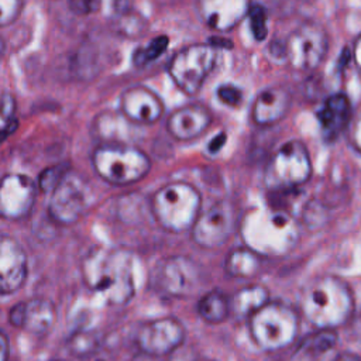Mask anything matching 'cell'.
<instances>
[{
	"instance_id": "cell-29",
	"label": "cell",
	"mask_w": 361,
	"mask_h": 361,
	"mask_svg": "<svg viewBox=\"0 0 361 361\" xmlns=\"http://www.w3.org/2000/svg\"><path fill=\"white\" fill-rule=\"evenodd\" d=\"M251 24V31L255 39L262 41L265 39L268 34V27H267V11L261 4H250L248 13H247Z\"/></svg>"
},
{
	"instance_id": "cell-40",
	"label": "cell",
	"mask_w": 361,
	"mask_h": 361,
	"mask_svg": "<svg viewBox=\"0 0 361 361\" xmlns=\"http://www.w3.org/2000/svg\"><path fill=\"white\" fill-rule=\"evenodd\" d=\"M334 361H361V357L358 354H354V353H350V351H345V353H340Z\"/></svg>"
},
{
	"instance_id": "cell-24",
	"label": "cell",
	"mask_w": 361,
	"mask_h": 361,
	"mask_svg": "<svg viewBox=\"0 0 361 361\" xmlns=\"http://www.w3.org/2000/svg\"><path fill=\"white\" fill-rule=\"evenodd\" d=\"M197 313L207 323H221L230 316L228 298L220 290H212L203 295L197 302Z\"/></svg>"
},
{
	"instance_id": "cell-14",
	"label": "cell",
	"mask_w": 361,
	"mask_h": 361,
	"mask_svg": "<svg viewBox=\"0 0 361 361\" xmlns=\"http://www.w3.org/2000/svg\"><path fill=\"white\" fill-rule=\"evenodd\" d=\"M37 197L34 180L23 173H7L0 179V217L17 221L27 217Z\"/></svg>"
},
{
	"instance_id": "cell-3",
	"label": "cell",
	"mask_w": 361,
	"mask_h": 361,
	"mask_svg": "<svg viewBox=\"0 0 361 361\" xmlns=\"http://www.w3.org/2000/svg\"><path fill=\"white\" fill-rule=\"evenodd\" d=\"M354 296L345 281L323 275L312 279L299 296L300 313L317 330H334L353 316Z\"/></svg>"
},
{
	"instance_id": "cell-20",
	"label": "cell",
	"mask_w": 361,
	"mask_h": 361,
	"mask_svg": "<svg viewBox=\"0 0 361 361\" xmlns=\"http://www.w3.org/2000/svg\"><path fill=\"white\" fill-rule=\"evenodd\" d=\"M250 4L245 1H203L199 4L204 23L217 30L227 31L237 25L248 13Z\"/></svg>"
},
{
	"instance_id": "cell-6",
	"label": "cell",
	"mask_w": 361,
	"mask_h": 361,
	"mask_svg": "<svg viewBox=\"0 0 361 361\" xmlns=\"http://www.w3.org/2000/svg\"><path fill=\"white\" fill-rule=\"evenodd\" d=\"M94 172L107 183L124 186L141 180L151 169L148 155L124 144H103L90 157Z\"/></svg>"
},
{
	"instance_id": "cell-1",
	"label": "cell",
	"mask_w": 361,
	"mask_h": 361,
	"mask_svg": "<svg viewBox=\"0 0 361 361\" xmlns=\"http://www.w3.org/2000/svg\"><path fill=\"white\" fill-rule=\"evenodd\" d=\"M83 283L111 306L128 303L135 293L133 257L123 248L94 247L80 261Z\"/></svg>"
},
{
	"instance_id": "cell-35",
	"label": "cell",
	"mask_w": 361,
	"mask_h": 361,
	"mask_svg": "<svg viewBox=\"0 0 361 361\" xmlns=\"http://www.w3.org/2000/svg\"><path fill=\"white\" fill-rule=\"evenodd\" d=\"M68 6L75 14H90V13H94L99 8L100 3L99 1L79 0V1H71Z\"/></svg>"
},
{
	"instance_id": "cell-28",
	"label": "cell",
	"mask_w": 361,
	"mask_h": 361,
	"mask_svg": "<svg viewBox=\"0 0 361 361\" xmlns=\"http://www.w3.org/2000/svg\"><path fill=\"white\" fill-rule=\"evenodd\" d=\"M97 337L92 331H76L68 340V348L78 357H85L93 353L97 347Z\"/></svg>"
},
{
	"instance_id": "cell-4",
	"label": "cell",
	"mask_w": 361,
	"mask_h": 361,
	"mask_svg": "<svg viewBox=\"0 0 361 361\" xmlns=\"http://www.w3.org/2000/svg\"><path fill=\"white\" fill-rule=\"evenodd\" d=\"M202 197L199 190L182 180L161 186L152 196L151 210L157 223L171 231L182 233L193 227L199 217Z\"/></svg>"
},
{
	"instance_id": "cell-15",
	"label": "cell",
	"mask_w": 361,
	"mask_h": 361,
	"mask_svg": "<svg viewBox=\"0 0 361 361\" xmlns=\"http://www.w3.org/2000/svg\"><path fill=\"white\" fill-rule=\"evenodd\" d=\"M10 323L35 336L47 334L56 322V307L47 298H32L16 303L8 313Z\"/></svg>"
},
{
	"instance_id": "cell-26",
	"label": "cell",
	"mask_w": 361,
	"mask_h": 361,
	"mask_svg": "<svg viewBox=\"0 0 361 361\" xmlns=\"http://www.w3.org/2000/svg\"><path fill=\"white\" fill-rule=\"evenodd\" d=\"M169 38L166 35H158L152 38L145 47H140L133 54V63L138 68L148 65L149 62L159 58L168 48Z\"/></svg>"
},
{
	"instance_id": "cell-10",
	"label": "cell",
	"mask_w": 361,
	"mask_h": 361,
	"mask_svg": "<svg viewBox=\"0 0 361 361\" xmlns=\"http://www.w3.org/2000/svg\"><path fill=\"white\" fill-rule=\"evenodd\" d=\"M90 186L75 172H68L66 176L51 193L48 213L54 221L62 226L76 223L90 204Z\"/></svg>"
},
{
	"instance_id": "cell-42",
	"label": "cell",
	"mask_w": 361,
	"mask_h": 361,
	"mask_svg": "<svg viewBox=\"0 0 361 361\" xmlns=\"http://www.w3.org/2000/svg\"><path fill=\"white\" fill-rule=\"evenodd\" d=\"M195 361H212V360H209V358H197Z\"/></svg>"
},
{
	"instance_id": "cell-21",
	"label": "cell",
	"mask_w": 361,
	"mask_h": 361,
	"mask_svg": "<svg viewBox=\"0 0 361 361\" xmlns=\"http://www.w3.org/2000/svg\"><path fill=\"white\" fill-rule=\"evenodd\" d=\"M351 104L345 94L336 93L329 96L317 111L320 127L326 135L336 137L351 120Z\"/></svg>"
},
{
	"instance_id": "cell-38",
	"label": "cell",
	"mask_w": 361,
	"mask_h": 361,
	"mask_svg": "<svg viewBox=\"0 0 361 361\" xmlns=\"http://www.w3.org/2000/svg\"><path fill=\"white\" fill-rule=\"evenodd\" d=\"M353 58L355 61L357 68L361 72V34L357 37L355 42H354V49H353Z\"/></svg>"
},
{
	"instance_id": "cell-41",
	"label": "cell",
	"mask_w": 361,
	"mask_h": 361,
	"mask_svg": "<svg viewBox=\"0 0 361 361\" xmlns=\"http://www.w3.org/2000/svg\"><path fill=\"white\" fill-rule=\"evenodd\" d=\"M4 51H6V42H4V39L0 37V59L3 58Z\"/></svg>"
},
{
	"instance_id": "cell-7",
	"label": "cell",
	"mask_w": 361,
	"mask_h": 361,
	"mask_svg": "<svg viewBox=\"0 0 361 361\" xmlns=\"http://www.w3.org/2000/svg\"><path fill=\"white\" fill-rule=\"evenodd\" d=\"M312 175V161L306 145L292 140L285 142L267 164L264 180L269 190L289 192L303 185Z\"/></svg>"
},
{
	"instance_id": "cell-9",
	"label": "cell",
	"mask_w": 361,
	"mask_h": 361,
	"mask_svg": "<svg viewBox=\"0 0 361 361\" xmlns=\"http://www.w3.org/2000/svg\"><path fill=\"white\" fill-rule=\"evenodd\" d=\"M329 49V37L323 27L316 23L299 25L288 37L283 52L289 65L299 71L317 68Z\"/></svg>"
},
{
	"instance_id": "cell-13",
	"label": "cell",
	"mask_w": 361,
	"mask_h": 361,
	"mask_svg": "<svg viewBox=\"0 0 361 361\" xmlns=\"http://www.w3.org/2000/svg\"><path fill=\"white\" fill-rule=\"evenodd\" d=\"M200 281L197 265L188 257L175 255L164 259L155 269V288L169 296L190 295Z\"/></svg>"
},
{
	"instance_id": "cell-18",
	"label": "cell",
	"mask_w": 361,
	"mask_h": 361,
	"mask_svg": "<svg viewBox=\"0 0 361 361\" xmlns=\"http://www.w3.org/2000/svg\"><path fill=\"white\" fill-rule=\"evenodd\" d=\"M212 113L203 104H188L176 109L166 120V130L179 141H190L207 131Z\"/></svg>"
},
{
	"instance_id": "cell-30",
	"label": "cell",
	"mask_w": 361,
	"mask_h": 361,
	"mask_svg": "<svg viewBox=\"0 0 361 361\" xmlns=\"http://www.w3.org/2000/svg\"><path fill=\"white\" fill-rule=\"evenodd\" d=\"M116 27L120 32L124 35H138V32L142 30L144 21L140 16L126 13L123 11L117 18H116Z\"/></svg>"
},
{
	"instance_id": "cell-5",
	"label": "cell",
	"mask_w": 361,
	"mask_h": 361,
	"mask_svg": "<svg viewBox=\"0 0 361 361\" xmlns=\"http://www.w3.org/2000/svg\"><path fill=\"white\" fill-rule=\"evenodd\" d=\"M299 327V313L283 302L269 300L248 319L250 336L264 351H276L292 344Z\"/></svg>"
},
{
	"instance_id": "cell-11",
	"label": "cell",
	"mask_w": 361,
	"mask_h": 361,
	"mask_svg": "<svg viewBox=\"0 0 361 361\" xmlns=\"http://www.w3.org/2000/svg\"><path fill=\"white\" fill-rule=\"evenodd\" d=\"M186 331L175 317H159L142 323L135 333L137 347L148 355H168L182 345Z\"/></svg>"
},
{
	"instance_id": "cell-25",
	"label": "cell",
	"mask_w": 361,
	"mask_h": 361,
	"mask_svg": "<svg viewBox=\"0 0 361 361\" xmlns=\"http://www.w3.org/2000/svg\"><path fill=\"white\" fill-rule=\"evenodd\" d=\"M337 343L336 330H317L307 334L299 343V353L307 357H317L331 350Z\"/></svg>"
},
{
	"instance_id": "cell-31",
	"label": "cell",
	"mask_w": 361,
	"mask_h": 361,
	"mask_svg": "<svg viewBox=\"0 0 361 361\" xmlns=\"http://www.w3.org/2000/svg\"><path fill=\"white\" fill-rule=\"evenodd\" d=\"M24 8V3L20 0H0V27L14 23Z\"/></svg>"
},
{
	"instance_id": "cell-37",
	"label": "cell",
	"mask_w": 361,
	"mask_h": 361,
	"mask_svg": "<svg viewBox=\"0 0 361 361\" xmlns=\"http://www.w3.org/2000/svg\"><path fill=\"white\" fill-rule=\"evenodd\" d=\"M226 142V135L221 133V134H217L212 141H210V144H209V151L210 152H217L221 147H223V144Z\"/></svg>"
},
{
	"instance_id": "cell-17",
	"label": "cell",
	"mask_w": 361,
	"mask_h": 361,
	"mask_svg": "<svg viewBox=\"0 0 361 361\" xmlns=\"http://www.w3.org/2000/svg\"><path fill=\"white\" fill-rule=\"evenodd\" d=\"M120 110L131 123L152 124L162 117L164 103L151 89L131 86L120 96Z\"/></svg>"
},
{
	"instance_id": "cell-2",
	"label": "cell",
	"mask_w": 361,
	"mask_h": 361,
	"mask_svg": "<svg viewBox=\"0 0 361 361\" xmlns=\"http://www.w3.org/2000/svg\"><path fill=\"white\" fill-rule=\"evenodd\" d=\"M245 247L259 257H278L289 252L299 240L295 217L279 206L265 204L250 209L241 221Z\"/></svg>"
},
{
	"instance_id": "cell-39",
	"label": "cell",
	"mask_w": 361,
	"mask_h": 361,
	"mask_svg": "<svg viewBox=\"0 0 361 361\" xmlns=\"http://www.w3.org/2000/svg\"><path fill=\"white\" fill-rule=\"evenodd\" d=\"M16 127H17V121H13V123H10V124L1 126V127H0V142H1L6 137H8V135L16 130Z\"/></svg>"
},
{
	"instance_id": "cell-23",
	"label": "cell",
	"mask_w": 361,
	"mask_h": 361,
	"mask_svg": "<svg viewBox=\"0 0 361 361\" xmlns=\"http://www.w3.org/2000/svg\"><path fill=\"white\" fill-rule=\"evenodd\" d=\"M262 265V257L255 254L247 247L235 248L226 257V271L235 278H252L257 275Z\"/></svg>"
},
{
	"instance_id": "cell-27",
	"label": "cell",
	"mask_w": 361,
	"mask_h": 361,
	"mask_svg": "<svg viewBox=\"0 0 361 361\" xmlns=\"http://www.w3.org/2000/svg\"><path fill=\"white\" fill-rule=\"evenodd\" d=\"M69 172V164L59 162L52 166L45 168L38 176V188L44 193H52L54 189L59 185V182Z\"/></svg>"
},
{
	"instance_id": "cell-22",
	"label": "cell",
	"mask_w": 361,
	"mask_h": 361,
	"mask_svg": "<svg viewBox=\"0 0 361 361\" xmlns=\"http://www.w3.org/2000/svg\"><path fill=\"white\" fill-rule=\"evenodd\" d=\"M230 316L237 320L250 319L257 310L269 302L268 289L262 285H248L238 289L230 299Z\"/></svg>"
},
{
	"instance_id": "cell-8",
	"label": "cell",
	"mask_w": 361,
	"mask_h": 361,
	"mask_svg": "<svg viewBox=\"0 0 361 361\" xmlns=\"http://www.w3.org/2000/svg\"><path fill=\"white\" fill-rule=\"evenodd\" d=\"M219 62V49L210 44H193L179 49L168 65L175 85L186 94L200 90Z\"/></svg>"
},
{
	"instance_id": "cell-33",
	"label": "cell",
	"mask_w": 361,
	"mask_h": 361,
	"mask_svg": "<svg viewBox=\"0 0 361 361\" xmlns=\"http://www.w3.org/2000/svg\"><path fill=\"white\" fill-rule=\"evenodd\" d=\"M14 110H16L14 97L7 92L0 93V118L4 121V124L16 121Z\"/></svg>"
},
{
	"instance_id": "cell-16",
	"label": "cell",
	"mask_w": 361,
	"mask_h": 361,
	"mask_svg": "<svg viewBox=\"0 0 361 361\" xmlns=\"http://www.w3.org/2000/svg\"><path fill=\"white\" fill-rule=\"evenodd\" d=\"M28 272V259L23 245L11 235L0 233V295L18 290Z\"/></svg>"
},
{
	"instance_id": "cell-36",
	"label": "cell",
	"mask_w": 361,
	"mask_h": 361,
	"mask_svg": "<svg viewBox=\"0 0 361 361\" xmlns=\"http://www.w3.org/2000/svg\"><path fill=\"white\" fill-rule=\"evenodd\" d=\"M10 355V343L4 331L0 330V361H8Z\"/></svg>"
},
{
	"instance_id": "cell-43",
	"label": "cell",
	"mask_w": 361,
	"mask_h": 361,
	"mask_svg": "<svg viewBox=\"0 0 361 361\" xmlns=\"http://www.w3.org/2000/svg\"><path fill=\"white\" fill-rule=\"evenodd\" d=\"M55 361H65V360H55Z\"/></svg>"
},
{
	"instance_id": "cell-12",
	"label": "cell",
	"mask_w": 361,
	"mask_h": 361,
	"mask_svg": "<svg viewBox=\"0 0 361 361\" xmlns=\"http://www.w3.org/2000/svg\"><path fill=\"white\" fill-rule=\"evenodd\" d=\"M235 216L228 202H217L199 214L192 230L193 241L203 248H219L227 243L234 230Z\"/></svg>"
},
{
	"instance_id": "cell-34",
	"label": "cell",
	"mask_w": 361,
	"mask_h": 361,
	"mask_svg": "<svg viewBox=\"0 0 361 361\" xmlns=\"http://www.w3.org/2000/svg\"><path fill=\"white\" fill-rule=\"evenodd\" d=\"M350 140L353 147L361 152V107L350 120Z\"/></svg>"
},
{
	"instance_id": "cell-32",
	"label": "cell",
	"mask_w": 361,
	"mask_h": 361,
	"mask_svg": "<svg viewBox=\"0 0 361 361\" xmlns=\"http://www.w3.org/2000/svg\"><path fill=\"white\" fill-rule=\"evenodd\" d=\"M217 97L221 100V103L235 107L241 103L243 100V92L240 87L231 85V83H226L217 87Z\"/></svg>"
},
{
	"instance_id": "cell-19",
	"label": "cell",
	"mask_w": 361,
	"mask_h": 361,
	"mask_svg": "<svg viewBox=\"0 0 361 361\" xmlns=\"http://www.w3.org/2000/svg\"><path fill=\"white\" fill-rule=\"evenodd\" d=\"M290 92L282 86L264 89L252 103V120L258 126H272L281 121L290 107Z\"/></svg>"
}]
</instances>
